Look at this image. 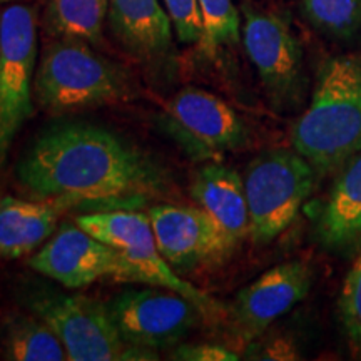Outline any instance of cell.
<instances>
[{
    "mask_svg": "<svg viewBox=\"0 0 361 361\" xmlns=\"http://www.w3.org/2000/svg\"><path fill=\"white\" fill-rule=\"evenodd\" d=\"M171 358L180 361H234L239 360V355L224 346L209 345V343H201V345H189V343L180 345L179 343Z\"/></svg>",
    "mask_w": 361,
    "mask_h": 361,
    "instance_id": "24",
    "label": "cell"
},
{
    "mask_svg": "<svg viewBox=\"0 0 361 361\" xmlns=\"http://www.w3.org/2000/svg\"><path fill=\"white\" fill-rule=\"evenodd\" d=\"M191 196L236 246L250 234L245 179L234 169L218 161L204 162L192 178Z\"/></svg>",
    "mask_w": 361,
    "mask_h": 361,
    "instance_id": "16",
    "label": "cell"
},
{
    "mask_svg": "<svg viewBox=\"0 0 361 361\" xmlns=\"http://www.w3.org/2000/svg\"><path fill=\"white\" fill-rule=\"evenodd\" d=\"M314 271L306 261H288L266 271L243 288L228 310L234 336L255 343L276 319L303 301L313 286Z\"/></svg>",
    "mask_w": 361,
    "mask_h": 361,
    "instance_id": "13",
    "label": "cell"
},
{
    "mask_svg": "<svg viewBox=\"0 0 361 361\" xmlns=\"http://www.w3.org/2000/svg\"><path fill=\"white\" fill-rule=\"evenodd\" d=\"M11 2H19V0H0V4H11Z\"/></svg>",
    "mask_w": 361,
    "mask_h": 361,
    "instance_id": "26",
    "label": "cell"
},
{
    "mask_svg": "<svg viewBox=\"0 0 361 361\" xmlns=\"http://www.w3.org/2000/svg\"><path fill=\"white\" fill-rule=\"evenodd\" d=\"M156 126L194 162L218 161L250 146V129L223 99L197 87L179 90L156 116Z\"/></svg>",
    "mask_w": 361,
    "mask_h": 361,
    "instance_id": "6",
    "label": "cell"
},
{
    "mask_svg": "<svg viewBox=\"0 0 361 361\" xmlns=\"http://www.w3.org/2000/svg\"><path fill=\"white\" fill-rule=\"evenodd\" d=\"M291 144L319 179L336 176L361 152V51L329 59L291 130Z\"/></svg>",
    "mask_w": 361,
    "mask_h": 361,
    "instance_id": "2",
    "label": "cell"
},
{
    "mask_svg": "<svg viewBox=\"0 0 361 361\" xmlns=\"http://www.w3.org/2000/svg\"><path fill=\"white\" fill-rule=\"evenodd\" d=\"M109 13V0H49L44 25L56 39L99 44Z\"/></svg>",
    "mask_w": 361,
    "mask_h": 361,
    "instance_id": "19",
    "label": "cell"
},
{
    "mask_svg": "<svg viewBox=\"0 0 361 361\" xmlns=\"http://www.w3.org/2000/svg\"><path fill=\"white\" fill-rule=\"evenodd\" d=\"M19 186L34 200L134 209L169 194L168 169L123 135L89 123L45 128L16 164Z\"/></svg>",
    "mask_w": 361,
    "mask_h": 361,
    "instance_id": "1",
    "label": "cell"
},
{
    "mask_svg": "<svg viewBox=\"0 0 361 361\" xmlns=\"http://www.w3.org/2000/svg\"><path fill=\"white\" fill-rule=\"evenodd\" d=\"M147 214L157 247L178 273L223 264L238 247L202 207L157 204Z\"/></svg>",
    "mask_w": 361,
    "mask_h": 361,
    "instance_id": "12",
    "label": "cell"
},
{
    "mask_svg": "<svg viewBox=\"0 0 361 361\" xmlns=\"http://www.w3.org/2000/svg\"><path fill=\"white\" fill-rule=\"evenodd\" d=\"M37 13L25 4L0 12V171L16 135L34 114Z\"/></svg>",
    "mask_w": 361,
    "mask_h": 361,
    "instance_id": "7",
    "label": "cell"
},
{
    "mask_svg": "<svg viewBox=\"0 0 361 361\" xmlns=\"http://www.w3.org/2000/svg\"><path fill=\"white\" fill-rule=\"evenodd\" d=\"M313 234L324 250L355 256L361 247V152L336 174L328 196L316 207Z\"/></svg>",
    "mask_w": 361,
    "mask_h": 361,
    "instance_id": "15",
    "label": "cell"
},
{
    "mask_svg": "<svg viewBox=\"0 0 361 361\" xmlns=\"http://www.w3.org/2000/svg\"><path fill=\"white\" fill-rule=\"evenodd\" d=\"M107 308L126 343L154 351L178 346L207 318L188 298L157 286L121 291Z\"/></svg>",
    "mask_w": 361,
    "mask_h": 361,
    "instance_id": "10",
    "label": "cell"
},
{
    "mask_svg": "<svg viewBox=\"0 0 361 361\" xmlns=\"http://www.w3.org/2000/svg\"><path fill=\"white\" fill-rule=\"evenodd\" d=\"M129 75L78 39H56L44 47L34 97L45 112L69 114L109 106L130 96Z\"/></svg>",
    "mask_w": 361,
    "mask_h": 361,
    "instance_id": "3",
    "label": "cell"
},
{
    "mask_svg": "<svg viewBox=\"0 0 361 361\" xmlns=\"http://www.w3.org/2000/svg\"><path fill=\"white\" fill-rule=\"evenodd\" d=\"M243 12V44L258 71L269 102L279 112L298 111L306 96L300 40L278 13L251 7H245Z\"/></svg>",
    "mask_w": 361,
    "mask_h": 361,
    "instance_id": "9",
    "label": "cell"
},
{
    "mask_svg": "<svg viewBox=\"0 0 361 361\" xmlns=\"http://www.w3.org/2000/svg\"><path fill=\"white\" fill-rule=\"evenodd\" d=\"M259 358L264 360H291L296 358V351L291 346V343L284 340H274L269 341L264 346V350H261Z\"/></svg>",
    "mask_w": 361,
    "mask_h": 361,
    "instance_id": "25",
    "label": "cell"
},
{
    "mask_svg": "<svg viewBox=\"0 0 361 361\" xmlns=\"http://www.w3.org/2000/svg\"><path fill=\"white\" fill-rule=\"evenodd\" d=\"M355 256L338 298V313L350 345L361 355V247Z\"/></svg>",
    "mask_w": 361,
    "mask_h": 361,
    "instance_id": "22",
    "label": "cell"
},
{
    "mask_svg": "<svg viewBox=\"0 0 361 361\" xmlns=\"http://www.w3.org/2000/svg\"><path fill=\"white\" fill-rule=\"evenodd\" d=\"M22 303L61 338L71 361H149L157 351L123 340L107 303L69 295L34 281L22 286Z\"/></svg>",
    "mask_w": 361,
    "mask_h": 361,
    "instance_id": "4",
    "label": "cell"
},
{
    "mask_svg": "<svg viewBox=\"0 0 361 361\" xmlns=\"http://www.w3.org/2000/svg\"><path fill=\"white\" fill-rule=\"evenodd\" d=\"M0 351L12 361H62L67 351L56 331L37 314L12 311L0 322Z\"/></svg>",
    "mask_w": 361,
    "mask_h": 361,
    "instance_id": "18",
    "label": "cell"
},
{
    "mask_svg": "<svg viewBox=\"0 0 361 361\" xmlns=\"http://www.w3.org/2000/svg\"><path fill=\"white\" fill-rule=\"evenodd\" d=\"M202 19L201 45L207 54L229 47L241 39V20L233 0H197Z\"/></svg>",
    "mask_w": 361,
    "mask_h": 361,
    "instance_id": "21",
    "label": "cell"
},
{
    "mask_svg": "<svg viewBox=\"0 0 361 361\" xmlns=\"http://www.w3.org/2000/svg\"><path fill=\"white\" fill-rule=\"evenodd\" d=\"M75 224L119 251L141 271L142 284L164 288L188 298L207 314V318H219L228 314L224 306L216 303L211 296L197 290L194 284L183 279L173 266L166 261L156 243L149 214L133 209L96 211L79 216Z\"/></svg>",
    "mask_w": 361,
    "mask_h": 361,
    "instance_id": "8",
    "label": "cell"
},
{
    "mask_svg": "<svg viewBox=\"0 0 361 361\" xmlns=\"http://www.w3.org/2000/svg\"><path fill=\"white\" fill-rule=\"evenodd\" d=\"M180 44H201L202 19L197 0H162Z\"/></svg>",
    "mask_w": 361,
    "mask_h": 361,
    "instance_id": "23",
    "label": "cell"
},
{
    "mask_svg": "<svg viewBox=\"0 0 361 361\" xmlns=\"http://www.w3.org/2000/svg\"><path fill=\"white\" fill-rule=\"evenodd\" d=\"M66 209L69 206L59 201L0 197V258H22L42 246L57 231Z\"/></svg>",
    "mask_w": 361,
    "mask_h": 361,
    "instance_id": "17",
    "label": "cell"
},
{
    "mask_svg": "<svg viewBox=\"0 0 361 361\" xmlns=\"http://www.w3.org/2000/svg\"><path fill=\"white\" fill-rule=\"evenodd\" d=\"M301 11L322 32L348 39L361 27V0H300Z\"/></svg>",
    "mask_w": 361,
    "mask_h": 361,
    "instance_id": "20",
    "label": "cell"
},
{
    "mask_svg": "<svg viewBox=\"0 0 361 361\" xmlns=\"http://www.w3.org/2000/svg\"><path fill=\"white\" fill-rule=\"evenodd\" d=\"M243 179L250 209V236L256 245L264 246L290 228L319 178L295 149L276 147L256 156Z\"/></svg>",
    "mask_w": 361,
    "mask_h": 361,
    "instance_id": "5",
    "label": "cell"
},
{
    "mask_svg": "<svg viewBox=\"0 0 361 361\" xmlns=\"http://www.w3.org/2000/svg\"><path fill=\"white\" fill-rule=\"evenodd\" d=\"M107 17L129 56L154 71L171 69L174 30L159 0H109Z\"/></svg>",
    "mask_w": 361,
    "mask_h": 361,
    "instance_id": "14",
    "label": "cell"
},
{
    "mask_svg": "<svg viewBox=\"0 0 361 361\" xmlns=\"http://www.w3.org/2000/svg\"><path fill=\"white\" fill-rule=\"evenodd\" d=\"M27 264L69 290L101 279L142 283V274L119 251L99 241L78 224H62Z\"/></svg>",
    "mask_w": 361,
    "mask_h": 361,
    "instance_id": "11",
    "label": "cell"
}]
</instances>
